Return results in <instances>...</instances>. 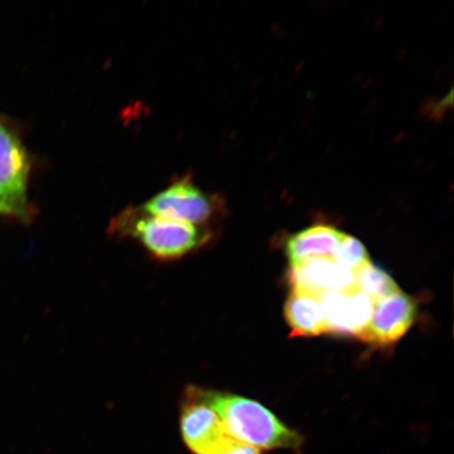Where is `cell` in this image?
<instances>
[{"label": "cell", "instance_id": "obj_1", "mask_svg": "<svg viewBox=\"0 0 454 454\" xmlns=\"http://www.w3.org/2000/svg\"><path fill=\"white\" fill-rule=\"evenodd\" d=\"M185 393L217 414L226 435L258 450H293L302 445L296 430L284 425L260 403L239 395L189 386Z\"/></svg>", "mask_w": 454, "mask_h": 454}, {"label": "cell", "instance_id": "obj_2", "mask_svg": "<svg viewBox=\"0 0 454 454\" xmlns=\"http://www.w3.org/2000/svg\"><path fill=\"white\" fill-rule=\"evenodd\" d=\"M110 235L133 238L151 257L161 262L179 260L195 253L211 242V226L192 225L178 221L155 217L128 208L111 220Z\"/></svg>", "mask_w": 454, "mask_h": 454}, {"label": "cell", "instance_id": "obj_3", "mask_svg": "<svg viewBox=\"0 0 454 454\" xmlns=\"http://www.w3.org/2000/svg\"><path fill=\"white\" fill-rule=\"evenodd\" d=\"M139 209L155 217L198 226L208 225L225 211L223 199L199 189L191 176L176 179Z\"/></svg>", "mask_w": 454, "mask_h": 454}, {"label": "cell", "instance_id": "obj_4", "mask_svg": "<svg viewBox=\"0 0 454 454\" xmlns=\"http://www.w3.org/2000/svg\"><path fill=\"white\" fill-rule=\"evenodd\" d=\"M31 161L20 136L0 117V195L16 208L25 224L34 219L27 198Z\"/></svg>", "mask_w": 454, "mask_h": 454}, {"label": "cell", "instance_id": "obj_5", "mask_svg": "<svg viewBox=\"0 0 454 454\" xmlns=\"http://www.w3.org/2000/svg\"><path fill=\"white\" fill-rule=\"evenodd\" d=\"M327 333L360 338L373 314V301L356 287L322 294Z\"/></svg>", "mask_w": 454, "mask_h": 454}, {"label": "cell", "instance_id": "obj_6", "mask_svg": "<svg viewBox=\"0 0 454 454\" xmlns=\"http://www.w3.org/2000/svg\"><path fill=\"white\" fill-rule=\"evenodd\" d=\"M417 304L399 292L374 304L371 322L360 339L378 346L390 345L410 331L417 316Z\"/></svg>", "mask_w": 454, "mask_h": 454}, {"label": "cell", "instance_id": "obj_7", "mask_svg": "<svg viewBox=\"0 0 454 454\" xmlns=\"http://www.w3.org/2000/svg\"><path fill=\"white\" fill-rule=\"evenodd\" d=\"M288 278L293 289L317 297L356 287L355 272L343 268L333 258H316L292 266Z\"/></svg>", "mask_w": 454, "mask_h": 454}, {"label": "cell", "instance_id": "obj_8", "mask_svg": "<svg viewBox=\"0 0 454 454\" xmlns=\"http://www.w3.org/2000/svg\"><path fill=\"white\" fill-rule=\"evenodd\" d=\"M180 431L184 444L194 454L211 453L226 435L217 414L186 393L181 408Z\"/></svg>", "mask_w": 454, "mask_h": 454}, {"label": "cell", "instance_id": "obj_9", "mask_svg": "<svg viewBox=\"0 0 454 454\" xmlns=\"http://www.w3.org/2000/svg\"><path fill=\"white\" fill-rule=\"evenodd\" d=\"M344 232L328 225H315L293 235L286 242L292 266L316 258H332Z\"/></svg>", "mask_w": 454, "mask_h": 454}, {"label": "cell", "instance_id": "obj_10", "mask_svg": "<svg viewBox=\"0 0 454 454\" xmlns=\"http://www.w3.org/2000/svg\"><path fill=\"white\" fill-rule=\"evenodd\" d=\"M287 325L292 336L316 337L327 333V326L320 298L309 293L293 289L286 304Z\"/></svg>", "mask_w": 454, "mask_h": 454}, {"label": "cell", "instance_id": "obj_11", "mask_svg": "<svg viewBox=\"0 0 454 454\" xmlns=\"http://www.w3.org/2000/svg\"><path fill=\"white\" fill-rule=\"evenodd\" d=\"M356 287L367 294L376 304L399 293L400 288L387 272L371 262L355 271Z\"/></svg>", "mask_w": 454, "mask_h": 454}, {"label": "cell", "instance_id": "obj_12", "mask_svg": "<svg viewBox=\"0 0 454 454\" xmlns=\"http://www.w3.org/2000/svg\"><path fill=\"white\" fill-rule=\"evenodd\" d=\"M338 264L356 271L369 263V255L363 244L355 237L343 234L332 257Z\"/></svg>", "mask_w": 454, "mask_h": 454}, {"label": "cell", "instance_id": "obj_13", "mask_svg": "<svg viewBox=\"0 0 454 454\" xmlns=\"http://www.w3.org/2000/svg\"><path fill=\"white\" fill-rule=\"evenodd\" d=\"M209 454H261L258 448L225 435Z\"/></svg>", "mask_w": 454, "mask_h": 454}, {"label": "cell", "instance_id": "obj_14", "mask_svg": "<svg viewBox=\"0 0 454 454\" xmlns=\"http://www.w3.org/2000/svg\"><path fill=\"white\" fill-rule=\"evenodd\" d=\"M0 218L12 219L25 224L20 214L2 195H0Z\"/></svg>", "mask_w": 454, "mask_h": 454}]
</instances>
